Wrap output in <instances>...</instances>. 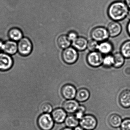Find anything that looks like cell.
<instances>
[{"instance_id": "obj_1", "label": "cell", "mask_w": 130, "mask_h": 130, "mask_svg": "<svg viewBox=\"0 0 130 130\" xmlns=\"http://www.w3.org/2000/svg\"><path fill=\"white\" fill-rule=\"evenodd\" d=\"M129 11L124 1H116L108 7V15L112 21L119 22L127 18Z\"/></svg>"}, {"instance_id": "obj_2", "label": "cell", "mask_w": 130, "mask_h": 130, "mask_svg": "<svg viewBox=\"0 0 130 130\" xmlns=\"http://www.w3.org/2000/svg\"><path fill=\"white\" fill-rule=\"evenodd\" d=\"M32 44L27 37H23L18 43V52L22 56L29 55L32 52Z\"/></svg>"}, {"instance_id": "obj_3", "label": "cell", "mask_w": 130, "mask_h": 130, "mask_svg": "<svg viewBox=\"0 0 130 130\" xmlns=\"http://www.w3.org/2000/svg\"><path fill=\"white\" fill-rule=\"evenodd\" d=\"M37 124L42 130H51L54 127V121L50 114L43 113L37 119Z\"/></svg>"}, {"instance_id": "obj_4", "label": "cell", "mask_w": 130, "mask_h": 130, "mask_svg": "<svg viewBox=\"0 0 130 130\" xmlns=\"http://www.w3.org/2000/svg\"><path fill=\"white\" fill-rule=\"evenodd\" d=\"M62 59L67 64L72 65L74 64L78 60V55L76 49L69 47L65 49L62 53Z\"/></svg>"}, {"instance_id": "obj_5", "label": "cell", "mask_w": 130, "mask_h": 130, "mask_svg": "<svg viewBox=\"0 0 130 130\" xmlns=\"http://www.w3.org/2000/svg\"><path fill=\"white\" fill-rule=\"evenodd\" d=\"M91 36L94 40L101 42L107 40L110 36L107 28L103 27L94 28L91 33Z\"/></svg>"}, {"instance_id": "obj_6", "label": "cell", "mask_w": 130, "mask_h": 130, "mask_svg": "<svg viewBox=\"0 0 130 130\" xmlns=\"http://www.w3.org/2000/svg\"><path fill=\"white\" fill-rule=\"evenodd\" d=\"M79 124L84 129L92 130L97 126L98 121L94 116L87 114L79 120Z\"/></svg>"}, {"instance_id": "obj_7", "label": "cell", "mask_w": 130, "mask_h": 130, "mask_svg": "<svg viewBox=\"0 0 130 130\" xmlns=\"http://www.w3.org/2000/svg\"><path fill=\"white\" fill-rule=\"evenodd\" d=\"M14 61L11 56L5 53L0 52V71H9L13 67Z\"/></svg>"}, {"instance_id": "obj_8", "label": "cell", "mask_w": 130, "mask_h": 130, "mask_svg": "<svg viewBox=\"0 0 130 130\" xmlns=\"http://www.w3.org/2000/svg\"><path fill=\"white\" fill-rule=\"evenodd\" d=\"M104 58L102 54L100 52H91L87 56V62L92 67H99L102 65Z\"/></svg>"}, {"instance_id": "obj_9", "label": "cell", "mask_w": 130, "mask_h": 130, "mask_svg": "<svg viewBox=\"0 0 130 130\" xmlns=\"http://www.w3.org/2000/svg\"><path fill=\"white\" fill-rule=\"evenodd\" d=\"M110 36L115 37L118 36L122 31V26L118 21H112L108 24L107 27Z\"/></svg>"}, {"instance_id": "obj_10", "label": "cell", "mask_w": 130, "mask_h": 130, "mask_svg": "<svg viewBox=\"0 0 130 130\" xmlns=\"http://www.w3.org/2000/svg\"><path fill=\"white\" fill-rule=\"evenodd\" d=\"M76 92L75 86L70 84H67L62 87L61 93L65 99L71 100L75 98Z\"/></svg>"}, {"instance_id": "obj_11", "label": "cell", "mask_w": 130, "mask_h": 130, "mask_svg": "<svg viewBox=\"0 0 130 130\" xmlns=\"http://www.w3.org/2000/svg\"><path fill=\"white\" fill-rule=\"evenodd\" d=\"M2 52L11 56L15 55L18 52V43L11 40L5 41Z\"/></svg>"}, {"instance_id": "obj_12", "label": "cell", "mask_w": 130, "mask_h": 130, "mask_svg": "<svg viewBox=\"0 0 130 130\" xmlns=\"http://www.w3.org/2000/svg\"><path fill=\"white\" fill-rule=\"evenodd\" d=\"M78 102L76 100H67L63 103V109L67 113H73L76 112L79 107Z\"/></svg>"}, {"instance_id": "obj_13", "label": "cell", "mask_w": 130, "mask_h": 130, "mask_svg": "<svg viewBox=\"0 0 130 130\" xmlns=\"http://www.w3.org/2000/svg\"><path fill=\"white\" fill-rule=\"evenodd\" d=\"M51 115L55 122L58 124L64 122L67 117L66 112L61 108H57L53 110Z\"/></svg>"}, {"instance_id": "obj_14", "label": "cell", "mask_w": 130, "mask_h": 130, "mask_svg": "<svg viewBox=\"0 0 130 130\" xmlns=\"http://www.w3.org/2000/svg\"><path fill=\"white\" fill-rule=\"evenodd\" d=\"M98 50L102 55H108L113 51V46L111 42L105 40L99 44Z\"/></svg>"}, {"instance_id": "obj_15", "label": "cell", "mask_w": 130, "mask_h": 130, "mask_svg": "<svg viewBox=\"0 0 130 130\" xmlns=\"http://www.w3.org/2000/svg\"><path fill=\"white\" fill-rule=\"evenodd\" d=\"M119 102L124 108L130 107V90L126 89L123 91L119 96Z\"/></svg>"}, {"instance_id": "obj_16", "label": "cell", "mask_w": 130, "mask_h": 130, "mask_svg": "<svg viewBox=\"0 0 130 130\" xmlns=\"http://www.w3.org/2000/svg\"><path fill=\"white\" fill-rule=\"evenodd\" d=\"M8 36L10 40L17 42L20 41L23 37L22 31L16 27H13L9 31Z\"/></svg>"}, {"instance_id": "obj_17", "label": "cell", "mask_w": 130, "mask_h": 130, "mask_svg": "<svg viewBox=\"0 0 130 130\" xmlns=\"http://www.w3.org/2000/svg\"><path fill=\"white\" fill-rule=\"evenodd\" d=\"M72 42L73 46L76 50L83 51L87 48L88 42L84 37H78Z\"/></svg>"}, {"instance_id": "obj_18", "label": "cell", "mask_w": 130, "mask_h": 130, "mask_svg": "<svg viewBox=\"0 0 130 130\" xmlns=\"http://www.w3.org/2000/svg\"><path fill=\"white\" fill-rule=\"evenodd\" d=\"M90 93L89 91L86 88H81L76 92L75 100L79 102H84L89 98Z\"/></svg>"}, {"instance_id": "obj_19", "label": "cell", "mask_w": 130, "mask_h": 130, "mask_svg": "<svg viewBox=\"0 0 130 130\" xmlns=\"http://www.w3.org/2000/svg\"><path fill=\"white\" fill-rule=\"evenodd\" d=\"M122 120L121 117L117 114H113L109 117L108 122L111 126L113 128L120 127L122 123Z\"/></svg>"}, {"instance_id": "obj_20", "label": "cell", "mask_w": 130, "mask_h": 130, "mask_svg": "<svg viewBox=\"0 0 130 130\" xmlns=\"http://www.w3.org/2000/svg\"><path fill=\"white\" fill-rule=\"evenodd\" d=\"M113 56L114 59V63L113 66L117 68L122 67L125 62V57L120 52L115 53L113 54Z\"/></svg>"}, {"instance_id": "obj_21", "label": "cell", "mask_w": 130, "mask_h": 130, "mask_svg": "<svg viewBox=\"0 0 130 130\" xmlns=\"http://www.w3.org/2000/svg\"><path fill=\"white\" fill-rule=\"evenodd\" d=\"M71 42L67 36L65 35H61L57 40L58 45L60 48L62 49H67L69 47L71 44Z\"/></svg>"}, {"instance_id": "obj_22", "label": "cell", "mask_w": 130, "mask_h": 130, "mask_svg": "<svg viewBox=\"0 0 130 130\" xmlns=\"http://www.w3.org/2000/svg\"><path fill=\"white\" fill-rule=\"evenodd\" d=\"M120 52L125 59H130V39L122 44L121 46Z\"/></svg>"}, {"instance_id": "obj_23", "label": "cell", "mask_w": 130, "mask_h": 130, "mask_svg": "<svg viewBox=\"0 0 130 130\" xmlns=\"http://www.w3.org/2000/svg\"><path fill=\"white\" fill-rule=\"evenodd\" d=\"M65 124L69 128H75L79 124V120L76 119L75 116H69L65 120Z\"/></svg>"}, {"instance_id": "obj_24", "label": "cell", "mask_w": 130, "mask_h": 130, "mask_svg": "<svg viewBox=\"0 0 130 130\" xmlns=\"http://www.w3.org/2000/svg\"><path fill=\"white\" fill-rule=\"evenodd\" d=\"M114 63V59L113 55L108 54L106 55L103 59L102 65L106 68H110L113 66Z\"/></svg>"}, {"instance_id": "obj_25", "label": "cell", "mask_w": 130, "mask_h": 130, "mask_svg": "<svg viewBox=\"0 0 130 130\" xmlns=\"http://www.w3.org/2000/svg\"><path fill=\"white\" fill-rule=\"evenodd\" d=\"M86 111V108L83 105H79L78 110L75 113V116L76 119L80 120L85 116V113Z\"/></svg>"}, {"instance_id": "obj_26", "label": "cell", "mask_w": 130, "mask_h": 130, "mask_svg": "<svg viewBox=\"0 0 130 130\" xmlns=\"http://www.w3.org/2000/svg\"><path fill=\"white\" fill-rule=\"evenodd\" d=\"M41 109L43 113L50 114L53 110L52 105L48 103L43 104L41 106Z\"/></svg>"}, {"instance_id": "obj_27", "label": "cell", "mask_w": 130, "mask_h": 130, "mask_svg": "<svg viewBox=\"0 0 130 130\" xmlns=\"http://www.w3.org/2000/svg\"><path fill=\"white\" fill-rule=\"evenodd\" d=\"M98 45L97 41L93 39L91 40L88 42L87 48L89 51L91 52H94V51H95L96 50H98Z\"/></svg>"}, {"instance_id": "obj_28", "label": "cell", "mask_w": 130, "mask_h": 130, "mask_svg": "<svg viewBox=\"0 0 130 130\" xmlns=\"http://www.w3.org/2000/svg\"><path fill=\"white\" fill-rule=\"evenodd\" d=\"M121 130H130V118L124 119L120 126Z\"/></svg>"}, {"instance_id": "obj_29", "label": "cell", "mask_w": 130, "mask_h": 130, "mask_svg": "<svg viewBox=\"0 0 130 130\" xmlns=\"http://www.w3.org/2000/svg\"><path fill=\"white\" fill-rule=\"evenodd\" d=\"M68 38L70 41H73L78 38V34L75 31H70L67 35Z\"/></svg>"}, {"instance_id": "obj_30", "label": "cell", "mask_w": 130, "mask_h": 130, "mask_svg": "<svg viewBox=\"0 0 130 130\" xmlns=\"http://www.w3.org/2000/svg\"><path fill=\"white\" fill-rule=\"evenodd\" d=\"M127 31L128 34H129V36L130 37V20L127 23V25L126 27Z\"/></svg>"}, {"instance_id": "obj_31", "label": "cell", "mask_w": 130, "mask_h": 130, "mask_svg": "<svg viewBox=\"0 0 130 130\" xmlns=\"http://www.w3.org/2000/svg\"><path fill=\"white\" fill-rule=\"evenodd\" d=\"M124 2L130 11V0H124Z\"/></svg>"}, {"instance_id": "obj_32", "label": "cell", "mask_w": 130, "mask_h": 130, "mask_svg": "<svg viewBox=\"0 0 130 130\" xmlns=\"http://www.w3.org/2000/svg\"><path fill=\"white\" fill-rule=\"evenodd\" d=\"M74 130H84V129L81 126H77L74 128Z\"/></svg>"}, {"instance_id": "obj_33", "label": "cell", "mask_w": 130, "mask_h": 130, "mask_svg": "<svg viewBox=\"0 0 130 130\" xmlns=\"http://www.w3.org/2000/svg\"><path fill=\"white\" fill-rule=\"evenodd\" d=\"M61 130H73L72 128H69V127H66V128H63Z\"/></svg>"}, {"instance_id": "obj_34", "label": "cell", "mask_w": 130, "mask_h": 130, "mask_svg": "<svg viewBox=\"0 0 130 130\" xmlns=\"http://www.w3.org/2000/svg\"><path fill=\"white\" fill-rule=\"evenodd\" d=\"M0 52H1V51H0Z\"/></svg>"}]
</instances>
